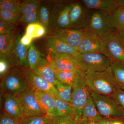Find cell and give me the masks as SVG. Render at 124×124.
<instances>
[{
	"label": "cell",
	"mask_w": 124,
	"mask_h": 124,
	"mask_svg": "<svg viewBox=\"0 0 124 124\" xmlns=\"http://www.w3.org/2000/svg\"><path fill=\"white\" fill-rule=\"evenodd\" d=\"M47 30L44 26L40 23L36 22L27 26L25 33L33 39L44 36Z\"/></svg>",
	"instance_id": "cell-27"
},
{
	"label": "cell",
	"mask_w": 124,
	"mask_h": 124,
	"mask_svg": "<svg viewBox=\"0 0 124 124\" xmlns=\"http://www.w3.org/2000/svg\"><path fill=\"white\" fill-rule=\"evenodd\" d=\"M33 40L29 36L25 33L20 38V42L24 45L29 46L32 44Z\"/></svg>",
	"instance_id": "cell-41"
},
{
	"label": "cell",
	"mask_w": 124,
	"mask_h": 124,
	"mask_svg": "<svg viewBox=\"0 0 124 124\" xmlns=\"http://www.w3.org/2000/svg\"><path fill=\"white\" fill-rule=\"evenodd\" d=\"M54 86L57 90L60 98L72 105V86L62 85L57 80Z\"/></svg>",
	"instance_id": "cell-29"
},
{
	"label": "cell",
	"mask_w": 124,
	"mask_h": 124,
	"mask_svg": "<svg viewBox=\"0 0 124 124\" xmlns=\"http://www.w3.org/2000/svg\"><path fill=\"white\" fill-rule=\"evenodd\" d=\"M1 91V104L2 112L18 119L24 117L22 104L17 96Z\"/></svg>",
	"instance_id": "cell-9"
},
{
	"label": "cell",
	"mask_w": 124,
	"mask_h": 124,
	"mask_svg": "<svg viewBox=\"0 0 124 124\" xmlns=\"http://www.w3.org/2000/svg\"><path fill=\"white\" fill-rule=\"evenodd\" d=\"M35 93L36 98L46 116L50 118L54 117L55 112V102L53 95L42 91H36Z\"/></svg>",
	"instance_id": "cell-16"
},
{
	"label": "cell",
	"mask_w": 124,
	"mask_h": 124,
	"mask_svg": "<svg viewBox=\"0 0 124 124\" xmlns=\"http://www.w3.org/2000/svg\"><path fill=\"white\" fill-rule=\"evenodd\" d=\"M100 37V53L112 62L124 63V47L116 31L111 29Z\"/></svg>",
	"instance_id": "cell-4"
},
{
	"label": "cell",
	"mask_w": 124,
	"mask_h": 124,
	"mask_svg": "<svg viewBox=\"0 0 124 124\" xmlns=\"http://www.w3.org/2000/svg\"><path fill=\"white\" fill-rule=\"evenodd\" d=\"M112 124H124V122L119 119L113 120Z\"/></svg>",
	"instance_id": "cell-45"
},
{
	"label": "cell",
	"mask_w": 124,
	"mask_h": 124,
	"mask_svg": "<svg viewBox=\"0 0 124 124\" xmlns=\"http://www.w3.org/2000/svg\"><path fill=\"white\" fill-rule=\"evenodd\" d=\"M55 5H53L48 1H41L40 3L38 22L44 26L47 31L50 29Z\"/></svg>",
	"instance_id": "cell-20"
},
{
	"label": "cell",
	"mask_w": 124,
	"mask_h": 124,
	"mask_svg": "<svg viewBox=\"0 0 124 124\" xmlns=\"http://www.w3.org/2000/svg\"><path fill=\"white\" fill-rule=\"evenodd\" d=\"M21 16V14L0 10V20L17 23Z\"/></svg>",
	"instance_id": "cell-36"
},
{
	"label": "cell",
	"mask_w": 124,
	"mask_h": 124,
	"mask_svg": "<svg viewBox=\"0 0 124 124\" xmlns=\"http://www.w3.org/2000/svg\"><path fill=\"white\" fill-rule=\"evenodd\" d=\"M108 13L104 11L89 9L86 17L85 30L101 37L111 30L108 23Z\"/></svg>",
	"instance_id": "cell-7"
},
{
	"label": "cell",
	"mask_w": 124,
	"mask_h": 124,
	"mask_svg": "<svg viewBox=\"0 0 124 124\" xmlns=\"http://www.w3.org/2000/svg\"><path fill=\"white\" fill-rule=\"evenodd\" d=\"M79 69L85 72H101L110 67L112 62L100 53H78L74 57Z\"/></svg>",
	"instance_id": "cell-5"
},
{
	"label": "cell",
	"mask_w": 124,
	"mask_h": 124,
	"mask_svg": "<svg viewBox=\"0 0 124 124\" xmlns=\"http://www.w3.org/2000/svg\"><path fill=\"white\" fill-rule=\"evenodd\" d=\"M42 56L34 44L29 46L27 54V59L29 70H32L40 61Z\"/></svg>",
	"instance_id": "cell-28"
},
{
	"label": "cell",
	"mask_w": 124,
	"mask_h": 124,
	"mask_svg": "<svg viewBox=\"0 0 124 124\" xmlns=\"http://www.w3.org/2000/svg\"><path fill=\"white\" fill-rule=\"evenodd\" d=\"M88 122L87 121L80 119L78 121L77 124H88Z\"/></svg>",
	"instance_id": "cell-46"
},
{
	"label": "cell",
	"mask_w": 124,
	"mask_h": 124,
	"mask_svg": "<svg viewBox=\"0 0 124 124\" xmlns=\"http://www.w3.org/2000/svg\"><path fill=\"white\" fill-rule=\"evenodd\" d=\"M20 3L19 0H0V10L21 14Z\"/></svg>",
	"instance_id": "cell-30"
},
{
	"label": "cell",
	"mask_w": 124,
	"mask_h": 124,
	"mask_svg": "<svg viewBox=\"0 0 124 124\" xmlns=\"http://www.w3.org/2000/svg\"><path fill=\"white\" fill-rule=\"evenodd\" d=\"M124 47V31H116Z\"/></svg>",
	"instance_id": "cell-43"
},
{
	"label": "cell",
	"mask_w": 124,
	"mask_h": 124,
	"mask_svg": "<svg viewBox=\"0 0 124 124\" xmlns=\"http://www.w3.org/2000/svg\"><path fill=\"white\" fill-rule=\"evenodd\" d=\"M17 23L0 20V34H12L16 32Z\"/></svg>",
	"instance_id": "cell-34"
},
{
	"label": "cell",
	"mask_w": 124,
	"mask_h": 124,
	"mask_svg": "<svg viewBox=\"0 0 124 124\" xmlns=\"http://www.w3.org/2000/svg\"><path fill=\"white\" fill-rule=\"evenodd\" d=\"M39 9V6L34 11L29 13L26 15L22 16L20 18L19 22L23 25L27 26L31 23L38 22Z\"/></svg>",
	"instance_id": "cell-33"
},
{
	"label": "cell",
	"mask_w": 124,
	"mask_h": 124,
	"mask_svg": "<svg viewBox=\"0 0 124 124\" xmlns=\"http://www.w3.org/2000/svg\"><path fill=\"white\" fill-rule=\"evenodd\" d=\"M51 118L46 116L24 117L19 119L20 124H50Z\"/></svg>",
	"instance_id": "cell-31"
},
{
	"label": "cell",
	"mask_w": 124,
	"mask_h": 124,
	"mask_svg": "<svg viewBox=\"0 0 124 124\" xmlns=\"http://www.w3.org/2000/svg\"><path fill=\"white\" fill-rule=\"evenodd\" d=\"M72 101L76 112L75 120L81 119L83 108L86 103L91 91L86 84L85 72L79 69L72 85Z\"/></svg>",
	"instance_id": "cell-3"
},
{
	"label": "cell",
	"mask_w": 124,
	"mask_h": 124,
	"mask_svg": "<svg viewBox=\"0 0 124 124\" xmlns=\"http://www.w3.org/2000/svg\"><path fill=\"white\" fill-rule=\"evenodd\" d=\"M113 120L110 119L103 118L99 122H96L97 124H112Z\"/></svg>",
	"instance_id": "cell-42"
},
{
	"label": "cell",
	"mask_w": 124,
	"mask_h": 124,
	"mask_svg": "<svg viewBox=\"0 0 124 124\" xmlns=\"http://www.w3.org/2000/svg\"><path fill=\"white\" fill-rule=\"evenodd\" d=\"M89 10V9L81 3H73L70 12L69 28L85 30L86 17Z\"/></svg>",
	"instance_id": "cell-14"
},
{
	"label": "cell",
	"mask_w": 124,
	"mask_h": 124,
	"mask_svg": "<svg viewBox=\"0 0 124 124\" xmlns=\"http://www.w3.org/2000/svg\"><path fill=\"white\" fill-rule=\"evenodd\" d=\"M73 3L56 4L54 7L50 29L69 28L70 12Z\"/></svg>",
	"instance_id": "cell-10"
},
{
	"label": "cell",
	"mask_w": 124,
	"mask_h": 124,
	"mask_svg": "<svg viewBox=\"0 0 124 124\" xmlns=\"http://www.w3.org/2000/svg\"><path fill=\"white\" fill-rule=\"evenodd\" d=\"M117 1L119 7L124 8V0H117Z\"/></svg>",
	"instance_id": "cell-44"
},
{
	"label": "cell",
	"mask_w": 124,
	"mask_h": 124,
	"mask_svg": "<svg viewBox=\"0 0 124 124\" xmlns=\"http://www.w3.org/2000/svg\"><path fill=\"white\" fill-rule=\"evenodd\" d=\"M40 2L38 0H26L21 2L20 11L22 16L35 10L39 6Z\"/></svg>",
	"instance_id": "cell-32"
},
{
	"label": "cell",
	"mask_w": 124,
	"mask_h": 124,
	"mask_svg": "<svg viewBox=\"0 0 124 124\" xmlns=\"http://www.w3.org/2000/svg\"><path fill=\"white\" fill-rule=\"evenodd\" d=\"M108 23L110 28L116 31H124V8L119 7L108 16Z\"/></svg>",
	"instance_id": "cell-22"
},
{
	"label": "cell",
	"mask_w": 124,
	"mask_h": 124,
	"mask_svg": "<svg viewBox=\"0 0 124 124\" xmlns=\"http://www.w3.org/2000/svg\"><path fill=\"white\" fill-rule=\"evenodd\" d=\"M18 35V33L16 34L4 45L2 49H0V56L8 55L13 50Z\"/></svg>",
	"instance_id": "cell-35"
},
{
	"label": "cell",
	"mask_w": 124,
	"mask_h": 124,
	"mask_svg": "<svg viewBox=\"0 0 124 124\" xmlns=\"http://www.w3.org/2000/svg\"><path fill=\"white\" fill-rule=\"evenodd\" d=\"M46 38V46L50 51L57 53L68 54L75 56L79 53L72 46L54 36Z\"/></svg>",
	"instance_id": "cell-18"
},
{
	"label": "cell",
	"mask_w": 124,
	"mask_h": 124,
	"mask_svg": "<svg viewBox=\"0 0 124 124\" xmlns=\"http://www.w3.org/2000/svg\"><path fill=\"white\" fill-rule=\"evenodd\" d=\"M91 95L98 111L103 118L112 120L124 118V111L111 97L91 91Z\"/></svg>",
	"instance_id": "cell-6"
},
{
	"label": "cell",
	"mask_w": 124,
	"mask_h": 124,
	"mask_svg": "<svg viewBox=\"0 0 124 124\" xmlns=\"http://www.w3.org/2000/svg\"><path fill=\"white\" fill-rule=\"evenodd\" d=\"M20 100L25 117L46 116L32 90L24 91L16 95Z\"/></svg>",
	"instance_id": "cell-8"
},
{
	"label": "cell",
	"mask_w": 124,
	"mask_h": 124,
	"mask_svg": "<svg viewBox=\"0 0 124 124\" xmlns=\"http://www.w3.org/2000/svg\"><path fill=\"white\" fill-rule=\"evenodd\" d=\"M75 120L71 116H63L51 118L50 124H70Z\"/></svg>",
	"instance_id": "cell-38"
},
{
	"label": "cell",
	"mask_w": 124,
	"mask_h": 124,
	"mask_svg": "<svg viewBox=\"0 0 124 124\" xmlns=\"http://www.w3.org/2000/svg\"><path fill=\"white\" fill-rule=\"evenodd\" d=\"M55 79L64 85L72 86L76 76L77 71H64L55 70Z\"/></svg>",
	"instance_id": "cell-26"
},
{
	"label": "cell",
	"mask_w": 124,
	"mask_h": 124,
	"mask_svg": "<svg viewBox=\"0 0 124 124\" xmlns=\"http://www.w3.org/2000/svg\"><path fill=\"white\" fill-rule=\"evenodd\" d=\"M111 97L124 111V90L117 86Z\"/></svg>",
	"instance_id": "cell-37"
},
{
	"label": "cell",
	"mask_w": 124,
	"mask_h": 124,
	"mask_svg": "<svg viewBox=\"0 0 124 124\" xmlns=\"http://www.w3.org/2000/svg\"><path fill=\"white\" fill-rule=\"evenodd\" d=\"M32 71L55 86L57 81L55 79V71L46 58L42 57Z\"/></svg>",
	"instance_id": "cell-19"
},
{
	"label": "cell",
	"mask_w": 124,
	"mask_h": 124,
	"mask_svg": "<svg viewBox=\"0 0 124 124\" xmlns=\"http://www.w3.org/2000/svg\"><path fill=\"white\" fill-rule=\"evenodd\" d=\"M17 32L12 34H0V49H2L4 45L8 41L9 39L12 38Z\"/></svg>",
	"instance_id": "cell-40"
},
{
	"label": "cell",
	"mask_w": 124,
	"mask_h": 124,
	"mask_svg": "<svg viewBox=\"0 0 124 124\" xmlns=\"http://www.w3.org/2000/svg\"><path fill=\"white\" fill-rule=\"evenodd\" d=\"M85 31L71 28L55 29L50 31L49 35L57 37L77 50Z\"/></svg>",
	"instance_id": "cell-12"
},
{
	"label": "cell",
	"mask_w": 124,
	"mask_h": 124,
	"mask_svg": "<svg viewBox=\"0 0 124 124\" xmlns=\"http://www.w3.org/2000/svg\"><path fill=\"white\" fill-rule=\"evenodd\" d=\"M55 102V112L54 117L71 116L75 120V110L71 104L62 100L56 95H53Z\"/></svg>",
	"instance_id": "cell-24"
},
{
	"label": "cell",
	"mask_w": 124,
	"mask_h": 124,
	"mask_svg": "<svg viewBox=\"0 0 124 124\" xmlns=\"http://www.w3.org/2000/svg\"><path fill=\"white\" fill-rule=\"evenodd\" d=\"M0 124H20L19 119L14 118L2 112L1 113Z\"/></svg>",
	"instance_id": "cell-39"
},
{
	"label": "cell",
	"mask_w": 124,
	"mask_h": 124,
	"mask_svg": "<svg viewBox=\"0 0 124 124\" xmlns=\"http://www.w3.org/2000/svg\"><path fill=\"white\" fill-rule=\"evenodd\" d=\"M27 77L31 90L34 91H41L55 95L60 98L57 89L54 85L44 79L33 73L30 70H26Z\"/></svg>",
	"instance_id": "cell-13"
},
{
	"label": "cell",
	"mask_w": 124,
	"mask_h": 124,
	"mask_svg": "<svg viewBox=\"0 0 124 124\" xmlns=\"http://www.w3.org/2000/svg\"><path fill=\"white\" fill-rule=\"evenodd\" d=\"M103 118L98 111L90 94L83 108L81 119L89 122H97Z\"/></svg>",
	"instance_id": "cell-21"
},
{
	"label": "cell",
	"mask_w": 124,
	"mask_h": 124,
	"mask_svg": "<svg viewBox=\"0 0 124 124\" xmlns=\"http://www.w3.org/2000/svg\"><path fill=\"white\" fill-rule=\"evenodd\" d=\"M21 38L20 33L16 39L14 50L18 58L19 66L23 69L29 70L27 59L28 51L29 46L24 45L20 42Z\"/></svg>",
	"instance_id": "cell-23"
},
{
	"label": "cell",
	"mask_w": 124,
	"mask_h": 124,
	"mask_svg": "<svg viewBox=\"0 0 124 124\" xmlns=\"http://www.w3.org/2000/svg\"><path fill=\"white\" fill-rule=\"evenodd\" d=\"M26 69L16 67L1 79V91L17 95L31 90Z\"/></svg>",
	"instance_id": "cell-2"
},
{
	"label": "cell",
	"mask_w": 124,
	"mask_h": 124,
	"mask_svg": "<svg viewBox=\"0 0 124 124\" xmlns=\"http://www.w3.org/2000/svg\"><path fill=\"white\" fill-rule=\"evenodd\" d=\"M88 124H96V122H88Z\"/></svg>",
	"instance_id": "cell-48"
},
{
	"label": "cell",
	"mask_w": 124,
	"mask_h": 124,
	"mask_svg": "<svg viewBox=\"0 0 124 124\" xmlns=\"http://www.w3.org/2000/svg\"><path fill=\"white\" fill-rule=\"evenodd\" d=\"M85 79L90 91L97 94L111 97L117 86L110 67L103 71L86 72Z\"/></svg>",
	"instance_id": "cell-1"
},
{
	"label": "cell",
	"mask_w": 124,
	"mask_h": 124,
	"mask_svg": "<svg viewBox=\"0 0 124 124\" xmlns=\"http://www.w3.org/2000/svg\"><path fill=\"white\" fill-rule=\"evenodd\" d=\"M101 45L100 37L86 31L77 51L79 53L81 54L100 53Z\"/></svg>",
	"instance_id": "cell-15"
},
{
	"label": "cell",
	"mask_w": 124,
	"mask_h": 124,
	"mask_svg": "<svg viewBox=\"0 0 124 124\" xmlns=\"http://www.w3.org/2000/svg\"><path fill=\"white\" fill-rule=\"evenodd\" d=\"M78 121L76 120H73L70 124H77Z\"/></svg>",
	"instance_id": "cell-47"
},
{
	"label": "cell",
	"mask_w": 124,
	"mask_h": 124,
	"mask_svg": "<svg viewBox=\"0 0 124 124\" xmlns=\"http://www.w3.org/2000/svg\"><path fill=\"white\" fill-rule=\"evenodd\" d=\"M46 58L54 70L76 71L79 69L76 64L74 56L69 54L50 51Z\"/></svg>",
	"instance_id": "cell-11"
},
{
	"label": "cell",
	"mask_w": 124,
	"mask_h": 124,
	"mask_svg": "<svg viewBox=\"0 0 124 124\" xmlns=\"http://www.w3.org/2000/svg\"><path fill=\"white\" fill-rule=\"evenodd\" d=\"M82 4L87 8L111 14L119 7L117 0H82Z\"/></svg>",
	"instance_id": "cell-17"
},
{
	"label": "cell",
	"mask_w": 124,
	"mask_h": 124,
	"mask_svg": "<svg viewBox=\"0 0 124 124\" xmlns=\"http://www.w3.org/2000/svg\"><path fill=\"white\" fill-rule=\"evenodd\" d=\"M110 68L117 86L124 90V63L112 62Z\"/></svg>",
	"instance_id": "cell-25"
}]
</instances>
